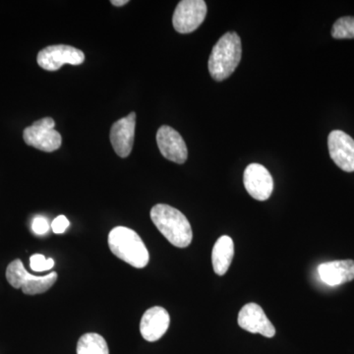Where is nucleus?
<instances>
[{"mask_svg": "<svg viewBox=\"0 0 354 354\" xmlns=\"http://www.w3.org/2000/svg\"><path fill=\"white\" fill-rule=\"evenodd\" d=\"M239 325L241 329L252 334H260L266 337L276 335V329L266 316L260 305L248 304L242 307L239 314Z\"/></svg>", "mask_w": 354, "mask_h": 354, "instance_id": "nucleus-11", "label": "nucleus"}, {"mask_svg": "<svg viewBox=\"0 0 354 354\" xmlns=\"http://www.w3.org/2000/svg\"><path fill=\"white\" fill-rule=\"evenodd\" d=\"M136 113L128 114L127 118L115 121L111 127V142L114 152L120 158H127L131 153L134 144Z\"/></svg>", "mask_w": 354, "mask_h": 354, "instance_id": "nucleus-12", "label": "nucleus"}, {"mask_svg": "<svg viewBox=\"0 0 354 354\" xmlns=\"http://www.w3.org/2000/svg\"><path fill=\"white\" fill-rule=\"evenodd\" d=\"M157 143L160 153L167 160L183 165L188 158L187 146L181 135L167 125H162L157 133Z\"/></svg>", "mask_w": 354, "mask_h": 354, "instance_id": "nucleus-10", "label": "nucleus"}, {"mask_svg": "<svg viewBox=\"0 0 354 354\" xmlns=\"http://www.w3.org/2000/svg\"><path fill=\"white\" fill-rule=\"evenodd\" d=\"M171 317L169 312L160 306L147 310L140 323V333L147 342H157L169 330Z\"/></svg>", "mask_w": 354, "mask_h": 354, "instance_id": "nucleus-13", "label": "nucleus"}, {"mask_svg": "<svg viewBox=\"0 0 354 354\" xmlns=\"http://www.w3.org/2000/svg\"><path fill=\"white\" fill-rule=\"evenodd\" d=\"M206 15V2L203 0H183L177 4L172 24L176 32L189 34L201 26Z\"/></svg>", "mask_w": 354, "mask_h": 354, "instance_id": "nucleus-6", "label": "nucleus"}, {"mask_svg": "<svg viewBox=\"0 0 354 354\" xmlns=\"http://www.w3.org/2000/svg\"><path fill=\"white\" fill-rule=\"evenodd\" d=\"M37 62L41 68L57 71L64 64L80 65L85 62V55L81 50L65 44L46 46L39 51Z\"/></svg>", "mask_w": 354, "mask_h": 354, "instance_id": "nucleus-7", "label": "nucleus"}, {"mask_svg": "<svg viewBox=\"0 0 354 354\" xmlns=\"http://www.w3.org/2000/svg\"><path fill=\"white\" fill-rule=\"evenodd\" d=\"M332 36L335 39H354V17H342L333 26Z\"/></svg>", "mask_w": 354, "mask_h": 354, "instance_id": "nucleus-17", "label": "nucleus"}, {"mask_svg": "<svg viewBox=\"0 0 354 354\" xmlns=\"http://www.w3.org/2000/svg\"><path fill=\"white\" fill-rule=\"evenodd\" d=\"M241 39L234 32L223 35L215 44L209 55L208 66L214 80H225L239 66L241 60Z\"/></svg>", "mask_w": 354, "mask_h": 354, "instance_id": "nucleus-2", "label": "nucleus"}, {"mask_svg": "<svg viewBox=\"0 0 354 354\" xmlns=\"http://www.w3.org/2000/svg\"><path fill=\"white\" fill-rule=\"evenodd\" d=\"M234 256V244L232 237L223 235L216 241L212 252L214 271L218 276H223L230 269Z\"/></svg>", "mask_w": 354, "mask_h": 354, "instance_id": "nucleus-15", "label": "nucleus"}, {"mask_svg": "<svg viewBox=\"0 0 354 354\" xmlns=\"http://www.w3.org/2000/svg\"><path fill=\"white\" fill-rule=\"evenodd\" d=\"M128 0H111V3L114 6H123L128 3Z\"/></svg>", "mask_w": 354, "mask_h": 354, "instance_id": "nucleus-21", "label": "nucleus"}, {"mask_svg": "<svg viewBox=\"0 0 354 354\" xmlns=\"http://www.w3.org/2000/svg\"><path fill=\"white\" fill-rule=\"evenodd\" d=\"M6 279L10 286L21 288L25 295H35L46 292L57 281V272H53L46 276L39 277L28 272L22 261L16 259L6 269Z\"/></svg>", "mask_w": 354, "mask_h": 354, "instance_id": "nucleus-4", "label": "nucleus"}, {"mask_svg": "<svg viewBox=\"0 0 354 354\" xmlns=\"http://www.w3.org/2000/svg\"><path fill=\"white\" fill-rule=\"evenodd\" d=\"M243 183L247 192L258 201H266L274 190V180L270 171L260 164H250L243 174Z\"/></svg>", "mask_w": 354, "mask_h": 354, "instance_id": "nucleus-8", "label": "nucleus"}, {"mask_svg": "<svg viewBox=\"0 0 354 354\" xmlns=\"http://www.w3.org/2000/svg\"><path fill=\"white\" fill-rule=\"evenodd\" d=\"M330 158L346 172L354 171V140L341 130H334L328 138Z\"/></svg>", "mask_w": 354, "mask_h": 354, "instance_id": "nucleus-9", "label": "nucleus"}, {"mask_svg": "<svg viewBox=\"0 0 354 354\" xmlns=\"http://www.w3.org/2000/svg\"><path fill=\"white\" fill-rule=\"evenodd\" d=\"M55 122L51 118L35 121L26 128L23 137L26 144L44 152H55L62 146V135L55 130Z\"/></svg>", "mask_w": 354, "mask_h": 354, "instance_id": "nucleus-5", "label": "nucleus"}, {"mask_svg": "<svg viewBox=\"0 0 354 354\" xmlns=\"http://www.w3.org/2000/svg\"><path fill=\"white\" fill-rule=\"evenodd\" d=\"M109 246L116 257L137 269H143L150 261L145 243L131 228L114 227L109 234Z\"/></svg>", "mask_w": 354, "mask_h": 354, "instance_id": "nucleus-3", "label": "nucleus"}, {"mask_svg": "<svg viewBox=\"0 0 354 354\" xmlns=\"http://www.w3.org/2000/svg\"><path fill=\"white\" fill-rule=\"evenodd\" d=\"M50 223L44 216H36L32 223V232L36 234L41 235L46 234L50 230Z\"/></svg>", "mask_w": 354, "mask_h": 354, "instance_id": "nucleus-19", "label": "nucleus"}, {"mask_svg": "<svg viewBox=\"0 0 354 354\" xmlns=\"http://www.w3.org/2000/svg\"><path fill=\"white\" fill-rule=\"evenodd\" d=\"M55 266V260L46 259L41 254H34L30 258V267L32 271L36 272H41L50 271Z\"/></svg>", "mask_w": 354, "mask_h": 354, "instance_id": "nucleus-18", "label": "nucleus"}, {"mask_svg": "<svg viewBox=\"0 0 354 354\" xmlns=\"http://www.w3.org/2000/svg\"><path fill=\"white\" fill-rule=\"evenodd\" d=\"M77 354H109L108 344L101 335L88 333L79 339Z\"/></svg>", "mask_w": 354, "mask_h": 354, "instance_id": "nucleus-16", "label": "nucleus"}, {"mask_svg": "<svg viewBox=\"0 0 354 354\" xmlns=\"http://www.w3.org/2000/svg\"><path fill=\"white\" fill-rule=\"evenodd\" d=\"M151 218L160 234L172 245L186 248L193 239L189 221L178 209L165 204H158L151 209Z\"/></svg>", "mask_w": 354, "mask_h": 354, "instance_id": "nucleus-1", "label": "nucleus"}, {"mask_svg": "<svg viewBox=\"0 0 354 354\" xmlns=\"http://www.w3.org/2000/svg\"><path fill=\"white\" fill-rule=\"evenodd\" d=\"M318 274L328 286L344 285L354 279V261L339 260L323 263L318 267Z\"/></svg>", "mask_w": 354, "mask_h": 354, "instance_id": "nucleus-14", "label": "nucleus"}, {"mask_svg": "<svg viewBox=\"0 0 354 354\" xmlns=\"http://www.w3.org/2000/svg\"><path fill=\"white\" fill-rule=\"evenodd\" d=\"M70 225L69 221L65 216H58L57 218L51 223V228L53 232L57 234H64L65 230L68 228Z\"/></svg>", "mask_w": 354, "mask_h": 354, "instance_id": "nucleus-20", "label": "nucleus"}]
</instances>
